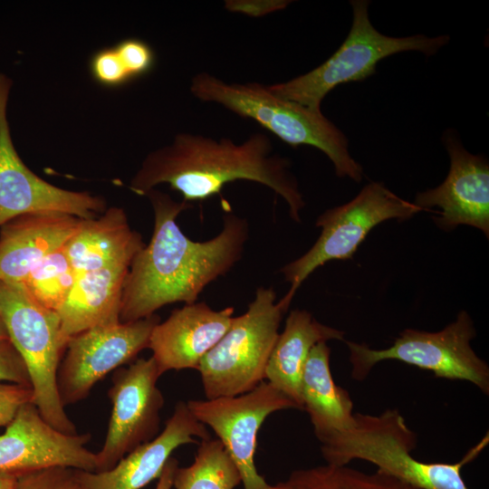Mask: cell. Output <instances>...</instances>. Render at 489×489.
<instances>
[{"mask_svg":"<svg viewBox=\"0 0 489 489\" xmlns=\"http://www.w3.org/2000/svg\"><path fill=\"white\" fill-rule=\"evenodd\" d=\"M146 197L154 212L153 234L130 264L120 322L149 317L168 304L196 302L206 285L241 259L249 235L247 221L227 210L218 235L206 241H193L177 223L179 214L192 204L175 201L156 188Z\"/></svg>","mask_w":489,"mask_h":489,"instance_id":"1","label":"cell"},{"mask_svg":"<svg viewBox=\"0 0 489 489\" xmlns=\"http://www.w3.org/2000/svg\"><path fill=\"white\" fill-rule=\"evenodd\" d=\"M235 180L264 185L283 198L289 216L300 222L305 202L291 171V162L273 152L270 138L254 132L241 143L180 132L172 142L149 152L130 180L139 196L160 184L182 195L183 201H204Z\"/></svg>","mask_w":489,"mask_h":489,"instance_id":"2","label":"cell"},{"mask_svg":"<svg viewBox=\"0 0 489 489\" xmlns=\"http://www.w3.org/2000/svg\"><path fill=\"white\" fill-rule=\"evenodd\" d=\"M190 92L241 118L252 120L286 144L312 146L323 152L339 177L362 179V167L351 157L345 134L321 110L275 96L259 82H227L208 72L194 75Z\"/></svg>","mask_w":489,"mask_h":489,"instance_id":"3","label":"cell"},{"mask_svg":"<svg viewBox=\"0 0 489 489\" xmlns=\"http://www.w3.org/2000/svg\"><path fill=\"white\" fill-rule=\"evenodd\" d=\"M354 420L352 427L321 443L327 464L348 465L352 460H364L375 465L378 471L418 489H469L462 469L489 443L486 434L453 464L422 462L411 455L417 436L397 409H387L377 416L354 413Z\"/></svg>","mask_w":489,"mask_h":489,"instance_id":"4","label":"cell"},{"mask_svg":"<svg viewBox=\"0 0 489 489\" xmlns=\"http://www.w3.org/2000/svg\"><path fill=\"white\" fill-rule=\"evenodd\" d=\"M353 19L350 30L341 45L324 62L312 71L288 82L267 85L275 96L300 103L315 110L326 95L338 85L360 82L376 72L384 58L408 51H417L427 57L446 45L447 34L427 37L415 34L392 37L382 34L369 17V2L350 1Z\"/></svg>","mask_w":489,"mask_h":489,"instance_id":"5","label":"cell"},{"mask_svg":"<svg viewBox=\"0 0 489 489\" xmlns=\"http://www.w3.org/2000/svg\"><path fill=\"white\" fill-rule=\"evenodd\" d=\"M290 304L276 302L272 287H258L247 311L234 317L198 370L206 399L246 393L265 379L267 362Z\"/></svg>","mask_w":489,"mask_h":489,"instance_id":"6","label":"cell"},{"mask_svg":"<svg viewBox=\"0 0 489 489\" xmlns=\"http://www.w3.org/2000/svg\"><path fill=\"white\" fill-rule=\"evenodd\" d=\"M0 314L10 341L26 365L41 416L57 430L77 434L57 388L58 369L68 343L57 312L38 304L22 283L0 282Z\"/></svg>","mask_w":489,"mask_h":489,"instance_id":"7","label":"cell"},{"mask_svg":"<svg viewBox=\"0 0 489 489\" xmlns=\"http://www.w3.org/2000/svg\"><path fill=\"white\" fill-rule=\"evenodd\" d=\"M475 329L470 315L461 311L455 321L439 331L406 329L388 348L374 350L364 343L346 341L351 377L363 380L384 360H398L429 370L436 377L465 380L489 393V367L471 347Z\"/></svg>","mask_w":489,"mask_h":489,"instance_id":"8","label":"cell"},{"mask_svg":"<svg viewBox=\"0 0 489 489\" xmlns=\"http://www.w3.org/2000/svg\"><path fill=\"white\" fill-rule=\"evenodd\" d=\"M420 211L413 202L402 199L379 182L367 184L350 202L327 209L316 220L321 232L314 244L281 268L285 281L291 283L283 299L291 303L300 285L327 262L350 259L380 223L393 218L405 220Z\"/></svg>","mask_w":489,"mask_h":489,"instance_id":"9","label":"cell"},{"mask_svg":"<svg viewBox=\"0 0 489 489\" xmlns=\"http://www.w3.org/2000/svg\"><path fill=\"white\" fill-rule=\"evenodd\" d=\"M12 86V79L0 72V228L27 214L56 212L82 219L102 214L107 209L103 197L54 186L38 177L22 160L14 145L7 118Z\"/></svg>","mask_w":489,"mask_h":489,"instance_id":"10","label":"cell"},{"mask_svg":"<svg viewBox=\"0 0 489 489\" xmlns=\"http://www.w3.org/2000/svg\"><path fill=\"white\" fill-rule=\"evenodd\" d=\"M159 316L130 322L97 326L72 337L57 373V388L62 405L85 399L94 385L148 348Z\"/></svg>","mask_w":489,"mask_h":489,"instance_id":"11","label":"cell"},{"mask_svg":"<svg viewBox=\"0 0 489 489\" xmlns=\"http://www.w3.org/2000/svg\"><path fill=\"white\" fill-rule=\"evenodd\" d=\"M161 374L152 357L114 370L108 397L111 413L95 472L111 469L122 457L157 436L165 399L157 387Z\"/></svg>","mask_w":489,"mask_h":489,"instance_id":"12","label":"cell"},{"mask_svg":"<svg viewBox=\"0 0 489 489\" xmlns=\"http://www.w3.org/2000/svg\"><path fill=\"white\" fill-rule=\"evenodd\" d=\"M187 405L222 442L240 472L244 489H270L254 465L258 432L272 413L298 406L267 381L238 396L189 400Z\"/></svg>","mask_w":489,"mask_h":489,"instance_id":"13","label":"cell"},{"mask_svg":"<svg viewBox=\"0 0 489 489\" xmlns=\"http://www.w3.org/2000/svg\"><path fill=\"white\" fill-rule=\"evenodd\" d=\"M91 438L90 433L57 430L34 402L26 403L0 435V473L23 475L55 466L95 472L96 454L86 447Z\"/></svg>","mask_w":489,"mask_h":489,"instance_id":"14","label":"cell"},{"mask_svg":"<svg viewBox=\"0 0 489 489\" xmlns=\"http://www.w3.org/2000/svg\"><path fill=\"white\" fill-rule=\"evenodd\" d=\"M442 141L450 158L446 179L438 187L417 194L414 204L422 210L438 207L436 225L450 231L460 225L480 229L489 236V164L468 152L455 130L448 129Z\"/></svg>","mask_w":489,"mask_h":489,"instance_id":"15","label":"cell"},{"mask_svg":"<svg viewBox=\"0 0 489 489\" xmlns=\"http://www.w3.org/2000/svg\"><path fill=\"white\" fill-rule=\"evenodd\" d=\"M209 438L207 429L179 401L163 431L152 440L122 457L111 469L89 472L75 469L82 489H141L158 478L174 450L186 444H199L195 438Z\"/></svg>","mask_w":489,"mask_h":489,"instance_id":"16","label":"cell"},{"mask_svg":"<svg viewBox=\"0 0 489 489\" xmlns=\"http://www.w3.org/2000/svg\"><path fill=\"white\" fill-rule=\"evenodd\" d=\"M234 308L216 311L206 302L174 310L152 330L149 346L159 373L197 369L204 356L229 329Z\"/></svg>","mask_w":489,"mask_h":489,"instance_id":"17","label":"cell"},{"mask_svg":"<svg viewBox=\"0 0 489 489\" xmlns=\"http://www.w3.org/2000/svg\"><path fill=\"white\" fill-rule=\"evenodd\" d=\"M82 218L56 212L17 216L0 228V282L22 283L32 268L62 248Z\"/></svg>","mask_w":489,"mask_h":489,"instance_id":"18","label":"cell"},{"mask_svg":"<svg viewBox=\"0 0 489 489\" xmlns=\"http://www.w3.org/2000/svg\"><path fill=\"white\" fill-rule=\"evenodd\" d=\"M144 245L123 208L113 206L97 217L82 219L63 249L78 275L111 264H130Z\"/></svg>","mask_w":489,"mask_h":489,"instance_id":"19","label":"cell"},{"mask_svg":"<svg viewBox=\"0 0 489 489\" xmlns=\"http://www.w3.org/2000/svg\"><path fill=\"white\" fill-rule=\"evenodd\" d=\"M129 264H111L77 275L65 302L58 310L67 341L89 329L120 322L123 287Z\"/></svg>","mask_w":489,"mask_h":489,"instance_id":"20","label":"cell"},{"mask_svg":"<svg viewBox=\"0 0 489 489\" xmlns=\"http://www.w3.org/2000/svg\"><path fill=\"white\" fill-rule=\"evenodd\" d=\"M344 331L317 321L305 311L290 312L269 357L265 379L302 408L301 383L304 365L312 347L319 342L344 340Z\"/></svg>","mask_w":489,"mask_h":489,"instance_id":"21","label":"cell"},{"mask_svg":"<svg viewBox=\"0 0 489 489\" xmlns=\"http://www.w3.org/2000/svg\"><path fill=\"white\" fill-rule=\"evenodd\" d=\"M331 349L319 342L304 365L301 397L316 437L321 443L354 424L353 403L349 392L338 386L330 368Z\"/></svg>","mask_w":489,"mask_h":489,"instance_id":"22","label":"cell"},{"mask_svg":"<svg viewBox=\"0 0 489 489\" xmlns=\"http://www.w3.org/2000/svg\"><path fill=\"white\" fill-rule=\"evenodd\" d=\"M270 489H418L379 471L365 473L348 465H325L292 471Z\"/></svg>","mask_w":489,"mask_h":489,"instance_id":"23","label":"cell"},{"mask_svg":"<svg viewBox=\"0 0 489 489\" xmlns=\"http://www.w3.org/2000/svg\"><path fill=\"white\" fill-rule=\"evenodd\" d=\"M242 483L240 472L222 442L206 438L199 443L192 465L176 469V489H234Z\"/></svg>","mask_w":489,"mask_h":489,"instance_id":"24","label":"cell"},{"mask_svg":"<svg viewBox=\"0 0 489 489\" xmlns=\"http://www.w3.org/2000/svg\"><path fill=\"white\" fill-rule=\"evenodd\" d=\"M76 278L77 273L62 247L36 264L20 283L38 304L57 312Z\"/></svg>","mask_w":489,"mask_h":489,"instance_id":"25","label":"cell"},{"mask_svg":"<svg viewBox=\"0 0 489 489\" xmlns=\"http://www.w3.org/2000/svg\"><path fill=\"white\" fill-rule=\"evenodd\" d=\"M92 79L107 88L120 87L132 81L114 45L94 53L89 62Z\"/></svg>","mask_w":489,"mask_h":489,"instance_id":"26","label":"cell"},{"mask_svg":"<svg viewBox=\"0 0 489 489\" xmlns=\"http://www.w3.org/2000/svg\"><path fill=\"white\" fill-rule=\"evenodd\" d=\"M15 489H82L75 469L55 466L19 475Z\"/></svg>","mask_w":489,"mask_h":489,"instance_id":"27","label":"cell"},{"mask_svg":"<svg viewBox=\"0 0 489 489\" xmlns=\"http://www.w3.org/2000/svg\"><path fill=\"white\" fill-rule=\"evenodd\" d=\"M114 47L132 80L148 74L153 69L156 54L144 40L126 38Z\"/></svg>","mask_w":489,"mask_h":489,"instance_id":"28","label":"cell"},{"mask_svg":"<svg viewBox=\"0 0 489 489\" xmlns=\"http://www.w3.org/2000/svg\"><path fill=\"white\" fill-rule=\"evenodd\" d=\"M0 381L32 387L26 365L9 339L0 340Z\"/></svg>","mask_w":489,"mask_h":489,"instance_id":"29","label":"cell"},{"mask_svg":"<svg viewBox=\"0 0 489 489\" xmlns=\"http://www.w3.org/2000/svg\"><path fill=\"white\" fill-rule=\"evenodd\" d=\"M29 402H34L32 387L0 381V427H6Z\"/></svg>","mask_w":489,"mask_h":489,"instance_id":"30","label":"cell"},{"mask_svg":"<svg viewBox=\"0 0 489 489\" xmlns=\"http://www.w3.org/2000/svg\"><path fill=\"white\" fill-rule=\"evenodd\" d=\"M178 462L175 457H170L166 463L164 469L158 477L155 489H171L173 486V477Z\"/></svg>","mask_w":489,"mask_h":489,"instance_id":"31","label":"cell"},{"mask_svg":"<svg viewBox=\"0 0 489 489\" xmlns=\"http://www.w3.org/2000/svg\"><path fill=\"white\" fill-rule=\"evenodd\" d=\"M21 475L0 473V489H15Z\"/></svg>","mask_w":489,"mask_h":489,"instance_id":"32","label":"cell"},{"mask_svg":"<svg viewBox=\"0 0 489 489\" xmlns=\"http://www.w3.org/2000/svg\"><path fill=\"white\" fill-rule=\"evenodd\" d=\"M9 339L3 318L0 314V340Z\"/></svg>","mask_w":489,"mask_h":489,"instance_id":"33","label":"cell"}]
</instances>
